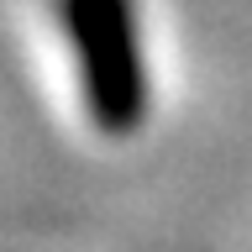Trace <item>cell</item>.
Listing matches in <instances>:
<instances>
[{"label": "cell", "mask_w": 252, "mask_h": 252, "mask_svg": "<svg viewBox=\"0 0 252 252\" xmlns=\"http://www.w3.org/2000/svg\"><path fill=\"white\" fill-rule=\"evenodd\" d=\"M63 21L94 126L110 137L137 131L147 116V63H142L131 0H63Z\"/></svg>", "instance_id": "obj_1"}]
</instances>
